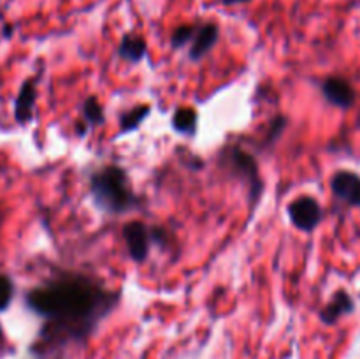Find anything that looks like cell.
Segmentation results:
<instances>
[{"instance_id":"e0dca14e","label":"cell","mask_w":360,"mask_h":359,"mask_svg":"<svg viewBox=\"0 0 360 359\" xmlns=\"http://www.w3.org/2000/svg\"><path fill=\"white\" fill-rule=\"evenodd\" d=\"M14 296V284L7 275L0 273V312H6L9 308Z\"/></svg>"},{"instance_id":"6da1fadb","label":"cell","mask_w":360,"mask_h":359,"mask_svg":"<svg viewBox=\"0 0 360 359\" xmlns=\"http://www.w3.org/2000/svg\"><path fill=\"white\" fill-rule=\"evenodd\" d=\"M122 292L84 273L58 275L27 292L25 303L44 324L32 344L37 358L58 355L70 345L86 344L98 324L116 308Z\"/></svg>"},{"instance_id":"9a60e30c","label":"cell","mask_w":360,"mask_h":359,"mask_svg":"<svg viewBox=\"0 0 360 359\" xmlns=\"http://www.w3.org/2000/svg\"><path fill=\"white\" fill-rule=\"evenodd\" d=\"M195 30H197V23H183V25H178V27L172 30L171 34V46L174 49H179L183 48V46L188 44L192 42L193 35H195Z\"/></svg>"},{"instance_id":"2e32d148","label":"cell","mask_w":360,"mask_h":359,"mask_svg":"<svg viewBox=\"0 0 360 359\" xmlns=\"http://www.w3.org/2000/svg\"><path fill=\"white\" fill-rule=\"evenodd\" d=\"M287 123H288L287 116L283 115L274 116V118L269 122V127H267V132L266 136H264V143H266L267 146L276 143V141L281 137V134L285 132V129H287Z\"/></svg>"},{"instance_id":"7c38bea8","label":"cell","mask_w":360,"mask_h":359,"mask_svg":"<svg viewBox=\"0 0 360 359\" xmlns=\"http://www.w3.org/2000/svg\"><path fill=\"white\" fill-rule=\"evenodd\" d=\"M199 127V113L193 108H178L172 115V129L183 136L193 137L197 134Z\"/></svg>"},{"instance_id":"277c9868","label":"cell","mask_w":360,"mask_h":359,"mask_svg":"<svg viewBox=\"0 0 360 359\" xmlns=\"http://www.w3.org/2000/svg\"><path fill=\"white\" fill-rule=\"evenodd\" d=\"M290 224L302 232H313L323 217L322 206L311 196H301L292 201L287 208Z\"/></svg>"},{"instance_id":"ba28073f","label":"cell","mask_w":360,"mask_h":359,"mask_svg":"<svg viewBox=\"0 0 360 359\" xmlns=\"http://www.w3.org/2000/svg\"><path fill=\"white\" fill-rule=\"evenodd\" d=\"M218 39H220V27H218L214 21H202V23H197L195 35H193L188 48L190 60L199 62L204 56L210 55L211 49L217 46Z\"/></svg>"},{"instance_id":"7402d4cb","label":"cell","mask_w":360,"mask_h":359,"mask_svg":"<svg viewBox=\"0 0 360 359\" xmlns=\"http://www.w3.org/2000/svg\"><path fill=\"white\" fill-rule=\"evenodd\" d=\"M39 359H63V358L58 354V355H48V358H39Z\"/></svg>"},{"instance_id":"8fae6325","label":"cell","mask_w":360,"mask_h":359,"mask_svg":"<svg viewBox=\"0 0 360 359\" xmlns=\"http://www.w3.org/2000/svg\"><path fill=\"white\" fill-rule=\"evenodd\" d=\"M148 44L143 35L125 34L118 44V56L127 63H139L146 56Z\"/></svg>"},{"instance_id":"44dd1931","label":"cell","mask_w":360,"mask_h":359,"mask_svg":"<svg viewBox=\"0 0 360 359\" xmlns=\"http://www.w3.org/2000/svg\"><path fill=\"white\" fill-rule=\"evenodd\" d=\"M4 344V329H2V324H0V347Z\"/></svg>"},{"instance_id":"ffe728a7","label":"cell","mask_w":360,"mask_h":359,"mask_svg":"<svg viewBox=\"0 0 360 359\" xmlns=\"http://www.w3.org/2000/svg\"><path fill=\"white\" fill-rule=\"evenodd\" d=\"M11 34H13V28H11V27H4V35H6V37H9Z\"/></svg>"},{"instance_id":"9c48e42d","label":"cell","mask_w":360,"mask_h":359,"mask_svg":"<svg viewBox=\"0 0 360 359\" xmlns=\"http://www.w3.org/2000/svg\"><path fill=\"white\" fill-rule=\"evenodd\" d=\"M35 101H37V77H28L23 81L14 101V118L20 125L32 122Z\"/></svg>"},{"instance_id":"3957f363","label":"cell","mask_w":360,"mask_h":359,"mask_svg":"<svg viewBox=\"0 0 360 359\" xmlns=\"http://www.w3.org/2000/svg\"><path fill=\"white\" fill-rule=\"evenodd\" d=\"M224 165L231 171L232 176L248 185L252 203H259L264 190V182L255 155L248 153L241 146H229L224 150Z\"/></svg>"},{"instance_id":"52a82bcc","label":"cell","mask_w":360,"mask_h":359,"mask_svg":"<svg viewBox=\"0 0 360 359\" xmlns=\"http://www.w3.org/2000/svg\"><path fill=\"white\" fill-rule=\"evenodd\" d=\"M330 190L338 199L354 208H360V176L354 171H338L330 180Z\"/></svg>"},{"instance_id":"30bf717a","label":"cell","mask_w":360,"mask_h":359,"mask_svg":"<svg viewBox=\"0 0 360 359\" xmlns=\"http://www.w3.org/2000/svg\"><path fill=\"white\" fill-rule=\"evenodd\" d=\"M354 310H355L354 298H352L345 289H340L338 292H334L330 301L322 308V312H320V320H322L326 326H333V324H336L341 317L350 315Z\"/></svg>"},{"instance_id":"5bb4252c","label":"cell","mask_w":360,"mask_h":359,"mask_svg":"<svg viewBox=\"0 0 360 359\" xmlns=\"http://www.w3.org/2000/svg\"><path fill=\"white\" fill-rule=\"evenodd\" d=\"M83 120L90 127L102 125V123H104V120H105L104 108H102L101 101H98L95 95H90V97L84 99V102H83Z\"/></svg>"},{"instance_id":"4fadbf2b","label":"cell","mask_w":360,"mask_h":359,"mask_svg":"<svg viewBox=\"0 0 360 359\" xmlns=\"http://www.w3.org/2000/svg\"><path fill=\"white\" fill-rule=\"evenodd\" d=\"M151 108L148 104H141V106H134L132 109H129L127 113H123L122 118H120V132L122 134H129L132 130L139 129L141 123L150 116Z\"/></svg>"},{"instance_id":"ac0fdd59","label":"cell","mask_w":360,"mask_h":359,"mask_svg":"<svg viewBox=\"0 0 360 359\" xmlns=\"http://www.w3.org/2000/svg\"><path fill=\"white\" fill-rule=\"evenodd\" d=\"M151 231V241H153V245H158V246H165L169 243V232L167 229L160 227V225H153V227H150Z\"/></svg>"},{"instance_id":"8992f818","label":"cell","mask_w":360,"mask_h":359,"mask_svg":"<svg viewBox=\"0 0 360 359\" xmlns=\"http://www.w3.org/2000/svg\"><path fill=\"white\" fill-rule=\"evenodd\" d=\"M322 95L329 104L340 109H350L357 101V92L354 84L341 76H329L322 83Z\"/></svg>"},{"instance_id":"7a4b0ae2","label":"cell","mask_w":360,"mask_h":359,"mask_svg":"<svg viewBox=\"0 0 360 359\" xmlns=\"http://www.w3.org/2000/svg\"><path fill=\"white\" fill-rule=\"evenodd\" d=\"M90 194L98 210L123 215L139 206L141 199L130 185L129 175L118 165H104L90 176Z\"/></svg>"},{"instance_id":"d6986e66","label":"cell","mask_w":360,"mask_h":359,"mask_svg":"<svg viewBox=\"0 0 360 359\" xmlns=\"http://www.w3.org/2000/svg\"><path fill=\"white\" fill-rule=\"evenodd\" d=\"M224 6H236V4H248L252 2V0H220Z\"/></svg>"},{"instance_id":"5b68a950","label":"cell","mask_w":360,"mask_h":359,"mask_svg":"<svg viewBox=\"0 0 360 359\" xmlns=\"http://www.w3.org/2000/svg\"><path fill=\"white\" fill-rule=\"evenodd\" d=\"M123 241L127 245L130 259L137 264H143L150 257L151 250V231L144 222L130 220L122 229Z\"/></svg>"}]
</instances>
